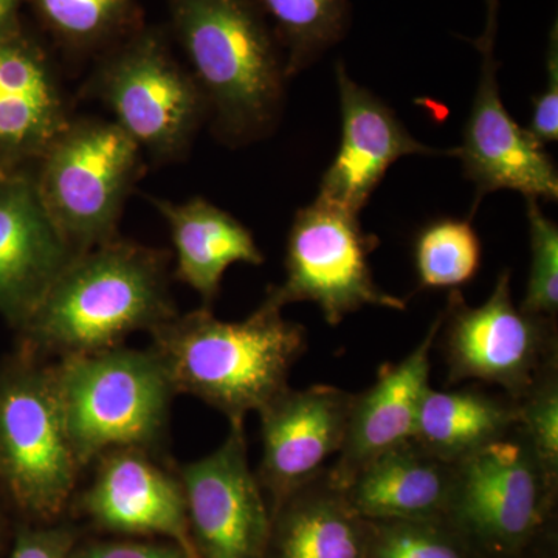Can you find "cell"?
Here are the masks:
<instances>
[{"label":"cell","mask_w":558,"mask_h":558,"mask_svg":"<svg viewBox=\"0 0 558 558\" xmlns=\"http://www.w3.org/2000/svg\"><path fill=\"white\" fill-rule=\"evenodd\" d=\"M168 264L170 253L120 238L80 253L20 329L28 354H95L170 322Z\"/></svg>","instance_id":"cell-1"},{"label":"cell","mask_w":558,"mask_h":558,"mask_svg":"<svg viewBox=\"0 0 558 558\" xmlns=\"http://www.w3.org/2000/svg\"><path fill=\"white\" fill-rule=\"evenodd\" d=\"M282 310L269 292L240 322H223L204 306L154 329L149 348L175 396H193L230 425H244L248 413L289 387L290 371L306 351V329Z\"/></svg>","instance_id":"cell-2"},{"label":"cell","mask_w":558,"mask_h":558,"mask_svg":"<svg viewBox=\"0 0 558 558\" xmlns=\"http://www.w3.org/2000/svg\"><path fill=\"white\" fill-rule=\"evenodd\" d=\"M178 40L229 145L266 137L286 97L284 53L259 0H167Z\"/></svg>","instance_id":"cell-3"},{"label":"cell","mask_w":558,"mask_h":558,"mask_svg":"<svg viewBox=\"0 0 558 558\" xmlns=\"http://www.w3.org/2000/svg\"><path fill=\"white\" fill-rule=\"evenodd\" d=\"M70 446L81 469L106 451H153L175 392L153 349L121 347L51 365Z\"/></svg>","instance_id":"cell-4"},{"label":"cell","mask_w":558,"mask_h":558,"mask_svg":"<svg viewBox=\"0 0 558 558\" xmlns=\"http://www.w3.org/2000/svg\"><path fill=\"white\" fill-rule=\"evenodd\" d=\"M558 481L521 435L458 462L446 520L484 558H557Z\"/></svg>","instance_id":"cell-5"},{"label":"cell","mask_w":558,"mask_h":558,"mask_svg":"<svg viewBox=\"0 0 558 558\" xmlns=\"http://www.w3.org/2000/svg\"><path fill=\"white\" fill-rule=\"evenodd\" d=\"M98 58L89 90L113 123L150 159H183L208 106L190 70L175 60L170 33L145 24Z\"/></svg>","instance_id":"cell-6"},{"label":"cell","mask_w":558,"mask_h":558,"mask_svg":"<svg viewBox=\"0 0 558 558\" xmlns=\"http://www.w3.org/2000/svg\"><path fill=\"white\" fill-rule=\"evenodd\" d=\"M142 170V149L119 124L70 120L36 161V189L54 227L80 255L117 238Z\"/></svg>","instance_id":"cell-7"},{"label":"cell","mask_w":558,"mask_h":558,"mask_svg":"<svg viewBox=\"0 0 558 558\" xmlns=\"http://www.w3.org/2000/svg\"><path fill=\"white\" fill-rule=\"evenodd\" d=\"M51 365L28 354L0 376V481L31 515H60L81 473Z\"/></svg>","instance_id":"cell-8"},{"label":"cell","mask_w":558,"mask_h":558,"mask_svg":"<svg viewBox=\"0 0 558 558\" xmlns=\"http://www.w3.org/2000/svg\"><path fill=\"white\" fill-rule=\"evenodd\" d=\"M379 244L376 234L363 231L359 215L317 197L293 218L284 282L267 292L282 307L303 301L317 304L329 326L366 306L405 311V300L374 279L369 255Z\"/></svg>","instance_id":"cell-9"},{"label":"cell","mask_w":558,"mask_h":558,"mask_svg":"<svg viewBox=\"0 0 558 558\" xmlns=\"http://www.w3.org/2000/svg\"><path fill=\"white\" fill-rule=\"evenodd\" d=\"M439 336L449 385L478 380L519 400L534 380L558 363L557 319L515 307L510 271L499 274L494 292L481 306H469L451 290Z\"/></svg>","instance_id":"cell-10"},{"label":"cell","mask_w":558,"mask_h":558,"mask_svg":"<svg viewBox=\"0 0 558 558\" xmlns=\"http://www.w3.org/2000/svg\"><path fill=\"white\" fill-rule=\"evenodd\" d=\"M199 558H269L271 513L250 468L244 425L207 457L179 470Z\"/></svg>","instance_id":"cell-11"},{"label":"cell","mask_w":558,"mask_h":558,"mask_svg":"<svg viewBox=\"0 0 558 558\" xmlns=\"http://www.w3.org/2000/svg\"><path fill=\"white\" fill-rule=\"evenodd\" d=\"M495 31L497 21L487 20L486 32L476 43L483 54L478 89L465 123L464 142L457 148L465 179L476 189L472 213L486 194L499 190L519 191L526 199H558V174L553 157L502 105Z\"/></svg>","instance_id":"cell-12"},{"label":"cell","mask_w":558,"mask_h":558,"mask_svg":"<svg viewBox=\"0 0 558 558\" xmlns=\"http://www.w3.org/2000/svg\"><path fill=\"white\" fill-rule=\"evenodd\" d=\"M354 396L330 385L288 387L258 411L263 454L255 475L270 513L339 454Z\"/></svg>","instance_id":"cell-13"},{"label":"cell","mask_w":558,"mask_h":558,"mask_svg":"<svg viewBox=\"0 0 558 558\" xmlns=\"http://www.w3.org/2000/svg\"><path fill=\"white\" fill-rule=\"evenodd\" d=\"M94 464L81 506L97 526L119 534L160 535L199 558L179 473L168 472L150 451L134 447L106 451Z\"/></svg>","instance_id":"cell-14"},{"label":"cell","mask_w":558,"mask_h":558,"mask_svg":"<svg viewBox=\"0 0 558 558\" xmlns=\"http://www.w3.org/2000/svg\"><path fill=\"white\" fill-rule=\"evenodd\" d=\"M76 253L54 227L35 168L0 179V315L20 330Z\"/></svg>","instance_id":"cell-15"},{"label":"cell","mask_w":558,"mask_h":558,"mask_svg":"<svg viewBox=\"0 0 558 558\" xmlns=\"http://www.w3.org/2000/svg\"><path fill=\"white\" fill-rule=\"evenodd\" d=\"M341 110V140L336 159L325 172L318 197L359 215L389 168L405 156L457 157V149L439 150L417 142L373 92L336 65Z\"/></svg>","instance_id":"cell-16"},{"label":"cell","mask_w":558,"mask_h":558,"mask_svg":"<svg viewBox=\"0 0 558 558\" xmlns=\"http://www.w3.org/2000/svg\"><path fill=\"white\" fill-rule=\"evenodd\" d=\"M69 121L46 47L24 24L0 36V160L32 167Z\"/></svg>","instance_id":"cell-17"},{"label":"cell","mask_w":558,"mask_h":558,"mask_svg":"<svg viewBox=\"0 0 558 558\" xmlns=\"http://www.w3.org/2000/svg\"><path fill=\"white\" fill-rule=\"evenodd\" d=\"M440 325L442 314L405 359L381 366L376 381L354 396L343 447L326 469L337 486L343 487L371 459L413 440L422 399L429 388V352Z\"/></svg>","instance_id":"cell-18"},{"label":"cell","mask_w":558,"mask_h":558,"mask_svg":"<svg viewBox=\"0 0 558 558\" xmlns=\"http://www.w3.org/2000/svg\"><path fill=\"white\" fill-rule=\"evenodd\" d=\"M457 465L414 440L384 451L344 484L352 508L369 521L446 519Z\"/></svg>","instance_id":"cell-19"},{"label":"cell","mask_w":558,"mask_h":558,"mask_svg":"<svg viewBox=\"0 0 558 558\" xmlns=\"http://www.w3.org/2000/svg\"><path fill=\"white\" fill-rule=\"evenodd\" d=\"M167 220L175 252V279L193 289L205 307L218 299L220 282L233 264L260 266L264 255L252 231L204 197L174 204L149 197Z\"/></svg>","instance_id":"cell-20"},{"label":"cell","mask_w":558,"mask_h":558,"mask_svg":"<svg viewBox=\"0 0 558 558\" xmlns=\"http://www.w3.org/2000/svg\"><path fill=\"white\" fill-rule=\"evenodd\" d=\"M326 469L271 513L269 558L368 556L371 521L355 512Z\"/></svg>","instance_id":"cell-21"},{"label":"cell","mask_w":558,"mask_h":558,"mask_svg":"<svg viewBox=\"0 0 558 558\" xmlns=\"http://www.w3.org/2000/svg\"><path fill=\"white\" fill-rule=\"evenodd\" d=\"M519 424V402L478 389L436 391L429 387L418 410L414 442L457 465L506 438Z\"/></svg>","instance_id":"cell-22"},{"label":"cell","mask_w":558,"mask_h":558,"mask_svg":"<svg viewBox=\"0 0 558 558\" xmlns=\"http://www.w3.org/2000/svg\"><path fill=\"white\" fill-rule=\"evenodd\" d=\"M40 27L73 57L105 53L145 25L140 0H27Z\"/></svg>","instance_id":"cell-23"},{"label":"cell","mask_w":558,"mask_h":558,"mask_svg":"<svg viewBox=\"0 0 558 558\" xmlns=\"http://www.w3.org/2000/svg\"><path fill=\"white\" fill-rule=\"evenodd\" d=\"M286 60L289 78L311 68L344 38L349 0H259Z\"/></svg>","instance_id":"cell-24"},{"label":"cell","mask_w":558,"mask_h":558,"mask_svg":"<svg viewBox=\"0 0 558 558\" xmlns=\"http://www.w3.org/2000/svg\"><path fill=\"white\" fill-rule=\"evenodd\" d=\"M414 264L421 288H461L480 270L478 233L470 220H435L418 233L414 244Z\"/></svg>","instance_id":"cell-25"},{"label":"cell","mask_w":558,"mask_h":558,"mask_svg":"<svg viewBox=\"0 0 558 558\" xmlns=\"http://www.w3.org/2000/svg\"><path fill=\"white\" fill-rule=\"evenodd\" d=\"M366 558H484L453 524L440 520L371 521Z\"/></svg>","instance_id":"cell-26"},{"label":"cell","mask_w":558,"mask_h":558,"mask_svg":"<svg viewBox=\"0 0 558 558\" xmlns=\"http://www.w3.org/2000/svg\"><path fill=\"white\" fill-rule=\"evenodd\" d=\"M531 267L526 295L520 310L557 319L558 314V227L539 208V201L526 199Z\"/></svg>","instance_id":"cell-27"},{"label":"cell","mask_w":558,"mask_h":558,"mask_svg":"<svg viewBox=\"0 0 558 558\" xmlns=\"http://www.w3.org/2000/svg\"><path fill=\"white\" fill-rule=\"evenodd\" d=\"M517 402V428L545 472L558 481V363L543 371Z\"/></svg>","instance_id":"cell-28"},{"label":"cell","mask_w":558,"mask_h":558,"mask_svg":"<svg viewBox=\"0 0 558 558\" xmlns=\"http://www.w3.org/2000/svg\"><path fill=\"white\" fill-rule=\"evenodd\" d=\"M548 83L542 94L534 97L532 108L531 126L529 132L543 145L558 140V35L557 22L549 35L548 57Z\"/></svg>","instance_id":"cell-29"},{"label":"cell","mask_w":558,"mask_h":558,"mask_svg":"<svg viewBox=\"0 0 558 558\" xmlns=\"http://www.w3.org/2000/svg\"><path fill=\"white\" fill-rule=\"evenodd\" d=\"M76 532L69 526L25 529L17 535L10 558H69Z\"/></svg>","instance_id":"cell-30"},{"label":"cell","mask_w":558,"mask_h":558,"mask_svg":"<svg viewBox=\"0 0 558 558\" xmlns=\"http://www.w3.org/2000/svg\"><path fill=\"white\" fill-rule=\"evenodd\" d=\"M69 558H193L175 543L98 542L73 548Z\"/></svg>","instance_id":"cell-31"},{"label":"cell","mask_w":558,"mask_h":558,"mask_svg":"<svg viewBox=\"0 0 558 558\" xmlns=\"http://www.w3.org/2000/svg\"><path fill=\"white\" fill-rule=\"evenodd\" d=\"M24 5H27V0H0V36L21 27Z\"/></svg>","instance_id":"cell-32"},{"label":"cell","mask_w":558,"mask_h":558,"mask_svg":"<svg viewBox=\"0 0 558 558\" xmlns=\"http://www.w3.org/2000/svg\"><path fill=\"white\" fill-rule=\"evenodd\" d=\"M16 171L14 168L9 167V165L3 163L2 160H0V179L3 178V175L10 174V172Z\"/></svg>","instance_id":"cell-33"}]
</instances>
